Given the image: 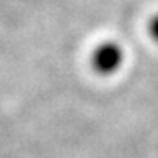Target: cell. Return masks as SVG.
Returning a JSON list of instances; mask_svg holds the SVG:
<instances>
[{
	"instance_id": "cell-1",
	"label": "cell",
	"mask_w": 158,
	"mask_h": 158,
	"mask_svg": "<svg viewBox=\"0 0 158 158\" xmlns=\"http://www.w3.org/2000/svg\"><path fill=\"white\" fill-rule=\"evenodd\" d=\"M123 61H125V52L123 47L116 42H103L101 46H98L91 59L94 71L104 76L116 73L121 67Z\"/></svg>"
},
{
	"instance_id": "cell-2",
	"label": "cell",
	"mask_w": 158,
	"mask_h": 158,
	"mask_svg": "<svg viewBox=\"0 0 158 158\" xmlns=\"http://www.w3.org/2000/svg\"><path fill=\"white\" fill-rule=\"evenodd\" d=\"M148 31H150V35L153 37V40L158 44V14L150 20V25H148Z\"/></svg>"
}]
</instances>
